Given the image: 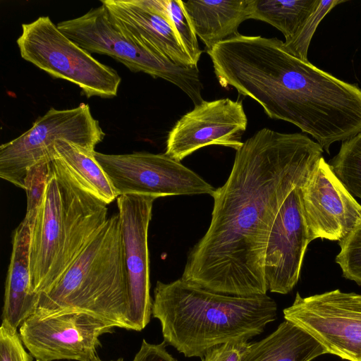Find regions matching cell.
<instances>
[{"mask_svg":"<svg viewBox=\"0 0 361 361\" xmlns=\"http://www.w3.org/2000/svg\"><path fill=\"white\" fill-rule=\"evenodd\" d=\"M302 133L262 128L236 151L230 175L212 197L209 226L191 250L182 279L217 293L265 295L264 257L276 215L323 157Z\"/></svg>","mask_w":361,"mask_h":361,"instance_id":"cell-1","label":"cell"},{"mask_svg":"<svg viewBox=\"0 0 361 361\" xmlns=\"http://www.w3.org/2000/svg\"><path fill=\"white\" fill-rule=\"evenodd\" d=\"M276 311L267 294L224 295L182 278L159 281L154 290L152 316L160 322L164 341L187 357H202L228 342L247 341L276 319Z\"/></svg>","mask_w":361,"mask_h":361,"instance_id":"cell-2","label":"cell"},{"mask_svg":"<svg viewBox=\"0 0 361 361\" xmlns=\"http://www.w3.org/2000/svg\"><path fill=\"white\" fill-rule=\"evenodd\" d=\"M106 206L53 154L46 192L30 226L33 293L48 290L73 263L108 219Z\"/></svg>","mask_w":361,"mask_h":361,"instance_id":"cell-3","label":"cell"},{"mask_svg":"<svg viewBox=\"0 0 361 361\" xmlns=\"http://www.w3.org/2000/svg\"><path fill=\"white\" fill-rule=\"evenodd\" d=\"M128 310L127 273L117 213L108 218L56 283L38 295L32 314L80 311L130 330Z\"/></svg>","mask_w":361,"mask_h":361,"instance_id":"cell-4","label":"cell"},{"mask_svg":"<svg viewBox=\"0 0 361 361\" xmlns=\"http://www.w3.org/2000/svg\"><path fill=\"white\" fill-rule=\"evenodd\" d=\"M57 27L89 53L107 55L133 72H143L167 80L183 91L195 106L204 101L197 66H180L135 42L113 24L103 4L80 17L61 21Z\"/></svg>","mask_w":361,"mask_h":361,"instance_id":"cell-5","label":"cell"},{"mask_svg":"<svg viewBox=\"0 0 361 361\" xmlns=\"http://www.w3.org/2000/svg\"><path fill=\"white\" fill-rule=\"evenodd\" d=\"M21 57L54 78L78 86L87 97L112 98L121 78L64 35L49 16L22 24L16 40Z\"/></svg>","mask_w":361,"mask_h":361,"instance_id":"cell-6","label":"cell"},{"mask_svg":"<svg viewBox=\"0 0 361 361\" xmlns=\"http://www.w3.org/2000/svg\"><path fill=\"white\" fill-rule=\"evenodd\" d=\"M104 136L88 104L68 109L51 107L29 130L1 145L0 178L24 190L27 171L41 160L51 159L58 140L95 151Z\"/></svg>","mask_w":361,"mask_h":361,"instance_id":"cell-7","label":"cell"},{"mask_svg":"<svg viewBox=\"0 0 361 361\" xmlns=\"http://www.w3.org/2000/svg\"><path fill=\"white\" fill-rule=\"evenodd\" d=\"M94 157L118 196L209 195L215 188L192 170L164 154L134 152Z\"/></svg>","mask_w":361,"mask_h":361,"instance_id":"cell-8","label":"cell"},{"mask_svg":"<svg viewBox=\"0 0 361 361\" xmlns=\"http://www.w3.org/2000/svg\"><path fill=\"white\" fill-rule=\"evenodd\" d=\"M327 350L348 361H361V295L338 289L303 298L297 293L283 311Z\"/></svg>","mask_w":361,"mask_h":361,"instance_id":"cell-9","label":"cell"},{"mask_svg":"<svg viewBox=\"0 0 361 361\" xmlns=\"http://www.w3.org/2000/svg\"><path fill=\"white\" fill-rule=\"evenodd\" d=\"M114 325L85 312L35 314L19 327L25 347L36 361H94L99 337L112 333Z\"/></svg>","mask_w":361,"mask_h":361,"instance_id":"cell-10","label":"cell"},{"mask_svg":"<svg viewBox=\"0 0 361 361\" xmlns=\"http://www.w3.org/2000/svg\"><path fill=\"white\" fill-rule=\"evenodd\" d=\"M156 199L141 195L117 198L128 281L127 320L130 330L137 331L146 327L152 315L148 229Z\"/></svg>","mask_w":361,"mask_h":361,"instance_id":"cell-11","label":"cell"},{"mask_svg":"<svg viewBox=\"0 0 361 361\" xmlns=\"http://www.w3.org/2000/svg\"><path fill=\"white\" fill-rule=\"evenodd\" d=\"M310 241L344 240L361 221V205L322 157L300 188Z\"/></svg>","mask_w":361,"mask_h":361,"instance_id":"cell-12","label":"cell"},{"mask_svg":"<svg viewBox=\"0 0 361 361\" xmlns=\"http://www.w3.org/2000/svg\"><path fill=\"white\" fill-rule=\"evenodd\" d=\"M247 116L241 101H203L183 115L169 133L165 154L180 161L197 149L215 145L237 151L243 144Z\"/></svg>","mask_w":361,"mask_h":361,"instance_id":"cell-13","label":"cell"},{"mask_svg":"<svg viewBox=\"0 0 361 361\" xmlns=\"http://www.w3.org/2000/svg\"><path fill=\"white\" fill-rule=\"evenodd\" d=\"M305 181L286 197L269 233L264 257V278L267 290L271 293L287 294L293 290L300 277L306 248L311 242L300 200V188Z\"/></svg>","mask_w":361,"mask_h":361,"instance_id":"cell-14","label":"cell"},{"mask_svg":"<svg viewBox=\"0 0 361 361\" xmlns=\"http://www.w3.org/2000/svg\"><path fill=\"white\" fill-rule=\"evenodd\" d=\"M109 16L123 35L183 67L195 66L183 48L173 27L143 0H102Z\"/></svg>","mask_w":361,"mask_h":361,"instance_id":"cell-15","label":"cell"},{"mask_svg":"<svg viewBox=\"0 0 361 361\" xmlns=\"http://www.w3.org/2000/svg\"><path fill=\"white\" fill-rule=\"evenodd\" d=\"M30 245V226L23 219L13 233L1 314L2 322L15 330L33 314L38 300L31 290Z\"/></svg>","mask_w":361,"mask_h":361,"instance_id":"cell-16","label":"cell"},{"mask_svg":"<svg viewBox=\"0 0 361 361\" xmlns=\"http://www.w3.org/2000/svg\"><path fill=\"white\" fill-rule=\"evenodd\" d=\"M197 36L212 49L239 34L238 28L250 19L254 0L182 1Z\"/></svg>","mask_w":361,"mask_h":361,"instance_id":"cell-17","label":"cell"},{"mask_svg":"<svg viewBox=\"0 0 361 361\" xmlns=\"http://www.w3.org/2000/svg\"><path fill=\"white\" fill-rule=\"evenodd\" d=\"M326 353L306 331L285 320L268 336L251 343L240 361H312Z\"/></svg>","mask_w":361,"mask_h":361,"instance_id":"cell-18","label":"cell"},{"mask_svg":"<svg viewBox=\"0 0 361 361\" xmlns=\"http://www.w3.org/2000/svg\"><path fill=\"white\" fill-rule=\"evenodd\" d=\"M95 152L66 140H58L53 154L90 193L108 204L118 195L96 160Z\"/></svg>","mask_w":361,"mask_h":361,"instance_id":"cell-19","label":"cell"},{"mask_svg":"<svg viewBox=\"0 0 361 361\" xmlns=\"http://www.w3.org/2000/svg\"><path fill=\"white\" fill-rule=\"evenodd\" d=\"M320 0H254L250 18L266 22L290 42L319 5Z\"/></svg>","mask_w":361,"mask_h":361,"instance_id":"cell-20","label":"cell"},{"mask_svg":"<svg viewBox=\"0 0 361 361\" xmlns=\"http://www.w3.org/2000/svg\"><path fill=\"white\" fill-rule=\"evenodd\" d=\"M152 10L167 18L178 37V39L190 58L197 66L202 50L199 47L197 35L186 13L181 0H143Z\"/></svg>","mask_w":361,"mask_h":361,"instance_id":"cell-21","label":"cell"},{"mask_svg":"<svg viewBox=\"0 0 361 361\" xmlns=\"http://www.w3.org/2000/svg\"><path fill=\"white\" fill-rule=\"evenodd\" d=\"M329 164L347 190L361 199V132L343 141Z\"/></svg>","mask_w":361,"mask_h":361,"instance_id":"cell-22","label":"cell"},{"mask_svg":"<svg viewBox=\"0 0 361 361\" xmlns=\"http://www.w3.org/2000/svg\"><path fill=\"white\" fill-rule=\"evenodd\" d=\"M51 159L41 160L26 172L24 190L27 195V209L24 220L28 222L30 226L34 222L46 192Z\"/></svg>","mask_w":361,"mask_h":361,"instance_id":"cell-23","label":"cell"},{"mask_svg":"<svg viewBox=\"0 0 361 361\" xmlns=\"http://www.w3.org/2000/svg\"><path fill=\"white\" fill-rule=\"evenodd\" d=\"M336 262L341 268L343 276L361 286V221L343 240Z\"/></svg>","mask_w":361,"mask_h":361,"instance_id":"cell-24","label":"cell"},{"mask_svg":"<svg viewBox=\"0 0 361 361\" xmlns=\"http://www.w3.org/2000/svg\"><path fill=\"white\" fill-rule=\"evenodd\" d=\"M344 2V0H320L295 39L288 44L283 42L285 48L300 59L307 61L308 48L318 25L331 9Z\"/></svg>","mask_w":361,"mask_h":361,"instance_id":"cell-25","label":"cell"},{"mask_svg":"<svg viewBox=\"0 0 361 361\" xmlns=\"http://www.w3.org/2000/svg\"><path fill=\"white\" fill-rule=\"evenodd\" d=\"M20 334L5 322L0 327V361H33L26 351Z\"/></svg>","mask_w":361,"mask_h":361,"instance_id":"cell-26","label":"cell"},{"mask_svg":"<svg viewBox=\"0 0 361 361\" xmlns=\"http://www.w3.org/2000/svg\"><path fill=\"white\" fill-rule=\"evenodd\" d=\"M251 343L231 341L216 346L202 357V361H240Z\"/></svg>","mask_w":361,"mask_h":361,"instance_id":"cell-27","label":"cell"},{"mask_svg":"<svg viewBox=\"0 0 361 361\" xmlns=\"http://www.w3.org/2000/svg\"><path fill=\"white\" fill-rule=\"evenodd\" d=\"M132 361H177L166 349V343H149L143 339Z\"/></svg>","mask_w":361,"mask_h":361,"instance_id":"cell-28","label":"cell"},{"mask_svg":"<svg viewBox=\"0 0 361 361\" xmlns=\"http://www.w3.org/2000/svg\"><path fill=\"white\" fill-rule=\"evenodd\" d=\"M94 361H103L99 357L97 358V360H95ZM109 361H123V359L122 357H120L117 360H109Z\"/></svg>","mask_w":361,"mask_h":361,"instance_id":"cell-29","label":"cell"}]
</instances>
